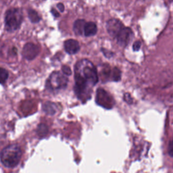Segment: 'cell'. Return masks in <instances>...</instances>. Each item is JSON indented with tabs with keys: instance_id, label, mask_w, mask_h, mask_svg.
<instances>
[{
	"instance_id": "1",
	"label": "cell",
	"mask_w": 173,
	"mask_h": 173,
	"mask_svg": "<svg viewBox=\"0 0 173 173\" xmlns=\"http://www.w3.org/2000/svg\"><path fill=\"white\" fill-rule=\"evenodd\" d=\"M22 150L17 144H11L5 147L0 153V160L3 165L13 168L19 164L22 157Z\"/></svg>"
},
{
	"instance_id": "2",
	"label": "cell",
	"mask_w": 173,
	"mask_h": 173,
	"mask_svg": "<svg viewBox=\"0 0 173 173\" xmlns=\"http://www.w3.org/2000/svg\"><path fill=\"white\" fill-rule=\"evenodd\" d=\"M75 73L81 75L90 86H94L98 83L96 68L88 60L83 59L77 62L75 66Z\"/></svg>"
},
{
	"instance_id": "3",
	"label": "cell",
	"mask_w": 173,
	"mask_h": 173,
	"mask_svg": "<svg viewBox=\"0 0 173 173\" xmlns=\"http://www.w3.org/2000/svg\"><path fill=\"white\" fill-rule=\"evenodd\" d=\"M23 20L21 11L19 9L12 8L7 12L5 16L6 30L13 32L19 29Z\"/></svg>"
},
{
	"instance_id": "4",
	"label": "cell",
	"mask_w": 173,
	"mask_h": 173,
	"mask_svg": "<svg viewBox=\"0 0 173 173\" xmlns=\"http://www.w3.org/2000/svg\"><path fill=\"white\" fill-rule=\"evenodd\" d=\"M68 78L59 71H54L47 81V88L51 91L65 88L68 83Z\"/></svg>"
},
{
	"instance_id": "5",
	"label": "cell",
	"mask_w": 173,
	"mask_h": 173,
	"mask_svg": "<svg viewBox=\"0 0 173 173\" xmlns=\"http://www.w3.org/2000/svg\"><path fill=\"white\" fill-rule=\"evenodd\" d=\"M96 102L98 105L107 109H110L114 105V100L105 91L98 89L96 94Z\"/></svg>"
},
{
	"instance_id": "6",
	"label": "cell",
	"mask_w": 173,
	"mask_h": 173,
	"mask_svg": "<svg viewBox=\"0 0 173 173\" xmlns=\"http://www.w3.org/2000/svg\"><path fill=\"white\" fill-rule=\"evenodd\" d=\"M125 26L119 19H110L106 22V29L111 37L116 38L119 31Z\"/></svg>"
},
{
	"instance_id": "7",
	"label": "cell",
	"mask_w": 173,
	"mask_h": 173,
	"mask_svg": "<svg viewBox=\"0 0 173 173\" xmlns=\"http://www.w3.org/2000/svg\"><path fill=\"white\" fill-rule=\"evenodd\" d=\"M133 31L130 27H124L121 29L117 35L116 38L117 39V44L120 46H127L133 38Z\"/></svg>"
},
{
	"instance_id": "8",
	"label": "cell",
	"mask_w": 173,
	"mask_h": 173,
	"mask_svg": "<svg viewBox=\"0 0 173 173\" xmlns=\"http://www.w3.org/2000/svg\"><path fill=\"white\" fill-rule=\"evenodd\" d=\"M40 53V48L32 43H29L24 45L22 50V55L26 59L32 60L37 57Z\"/></svg>"
},
{
	"instance_id": "9",
	"label": "cell",
	"mask_w": 173,
	"mask_h": 173,
	"mask_svg": "<svg viewBox=\"0 0 173 173\" xmlns=\"http://www.w3.org/2000/svg\"><path fill=\"white\" fill-rule=\"evenodd\" d=\"M64 47L66 52L70 55L76 54L80 49L79 42L74 39L66 40L64 43Z\"/></svg>"
},
{
	"instance_id": "10",
	"label": "cell",
	"mask_w": 173,
	"mask_h": 173,
	"mask_svg": "<svg viewBox=\"0 0 173 173\" xmlns=\"http://www.w3.org/2000/svg\"><path fill=\"white\" fill-rule=\"evenodd\" d=\"M86 21L84 19H77L73 24V30L77 36H82L84 34V28Z\"/></svg>"
},
{
	"instance_id": "11",
	"label": "cell",
	"mask_w": 173,
	"mask_h": 173,
	"mask_svg": "<svg viewBox=\"0 0 173 173\" xmlns=\"http://www.w3.org/2000/svg\"><path fill=\"white\" fill-rule=\"evenodd\" d=\"M97 32V27L93 22H88L85 24L84 35L86 37H92Z\"/></svg>"
},
{
	"instance_id": "12",
	"label": "cell",
	"mask_w": 173,
	"mask_h": 173,
	"mask_svg": "<svg viewBox=\"0 0 173 173\" xmlns=\"http://www.w3.org/2000/svg\"><path fill=\"white\" fill-rule=\"evenodd\" d=\"M42 108L43 111L48 115H54L57 110V106L56 104L50 101L45 102L43 105Z\"/></svg>"
},
{
	"instance_id": "13",
	"label": "cell",
	"mask_w": 173,
	"mask_h": 173,
	"mask_svg": "<svg viewBox=\"0 0 173 173\" xmlns=\"http://www.w3.org/2000/svg\"><path fill=\"white\" fill-rule=\"evenodd\" d=\"M29 17L33 23H38L41 19L37 12L32 9L29 10Z\"/></svg>"
},
{
	"instance_id": "14",
	"label": "cell",
	"mask_w": 173,
	"mask_h": 173,
	"mask_svg": "<svg viewBox=\"0 0 173 173\" xmlns=\"http://www.w3.org/2000/svg\"><path fill=\"white\" fill-rule=\"evenodd\" d=\"M37 133L39 136L43 137L46 136V135L48 133V128L47 126L44 123L40 124L38 127Z\"/></svg>"
},
{
	"instance_id": "15",
	"label": "cell",
	"mask_w": 173,
	"mask_h": 173,
	"mask_svg": "<svg viewBox=\"0 0 173 173\" xmlns=\"http://www.w3.org/2000/svg\"><path fill=\"white\" fill-rule=\"evenodd\" d=\"M9 77V73L6 69L0 67V84H4Z\"/></svg>"
},
{
	"instance_id": "16",
	"label": "cell",
	"mask_w": 173,
	"mask_h": 173,
	"mask_svg": "<svg viewBox=\"0 0 173 173\" xmlns=\"http://www.w3.org/2000/svg\"><path fill=\"white\" fill-rule=\"evenodd\" d=\"M121 72L117 67H114L112 71V79L114 81L118 82L121 80Z\"/></svg>"
},
{
	"instance_id": "17",
	"label": "cell",
	"mask_w": 173,
	"mask_h": 173,
	"mask_svg": "<svg viewBox=\"0 0 173 173\" xmlns=\"http://www.w3.org/2000/svg\"><path fill=\"white\" fill-rule=\"evenodd\" d=\"M62 73H63L64 75H67V76H70L72 74V71H71L70 68L67 66H62Z\"/></svg>"
},
{
	"instance_id": "18",
	"label": "cell",
	"mask_w": 173,
	"mask_h": 173,
	"mask_svg": "<svg viewBox=\"0 0 173 173\" xmlns=\"http://www.w3.org/2000/svg\"><path fill=\"white\" fill-rule=\"evenodd\" d=\"M123 99L128 104H132L133 102V99L131 98V95L129 93H126L123 96Z\"/></svg>"
},
{
	"instance_id": "19",
	"label": "cell",
	"mask_w": 173,
	"mask_h": 173,
	"mask_svg": "<svg viewBox=\"0 0 173 173\" xmlns=\"http://www.w3.org/2000/svg\"><path fill=\"white\" fill-rule=\"evenodd\" d=\"M141 43L139 40L136 41L133 45V49L134 51H138L140 49Z\"/></svg>"
},
{
	"instance_id": "20",
	"label": "cell",
	"mask_w": 173,
	"mask_h": 173,
	"mask_svg": "<svg viewBox=\"0 0 173 173\" xmlns=\"http://www.w3.org/2000/svg\"><path fill=\"white\" fill-rule=\"evenodd\" d=\"M102 51L103 54H104V56H105L106 57L110 58L112 57V56L114 55V54L112 52L109 51L108 50H105L103 48H102Z\"/></svg>"
},
{
	"instance_id": "21",
	"label": "cell",
	"mask_w": 173,
	"mask_h": 173,
	"mask_svg": "<svg viewBox=\"0 0 173 173\" xmlns=\"http://www.w3.org/2000/svg\"><path fill=\"white\" fill-rule=\"evenodd\" d=\"M51 12L52 14V15L54 16L55 17H58L60 16V14L59 12H58L57 11L56 9H55L54 8H52L51 10Z\"/></svg>"
},
{
	"instance_id": "22",
	"label": "cell",
	"mask_w": 173,
	"mask_h": 173,
	"mask_svg": "<svg viewBox=\"0 0 173 173\" xmlns=\"http://www.w3.org/2000/svg\"><path fill=\"white\" fill-rule=\"evenodd\" d=\"M57 7L58 8V9L61 12H63L64 10H65V7H64L63 4L61 3H58L57 5Z\"/></svg>"
},
{
	"instance_id": "23",
	"label": "cell",
	"mask_w": 173,
	"mask_h": 173,
	"mask_svg": "<svg viewBox=\"0 0 173 173\" xmlns=\"http://www.w3.org/2000/svg\"><path fill=\"white\" fill-rule=\"evenodd\" d=\"M169 152L171 156H173V140L170 144L169 147Z\"/></svg>"
}]
</instances>
